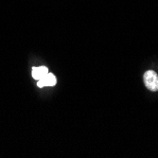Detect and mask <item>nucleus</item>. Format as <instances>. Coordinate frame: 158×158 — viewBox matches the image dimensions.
Instances as JSON below:
<instances>
[{"label": "nucleus", "instance_id": "obj_1", "mask_svg": "<svg viewBox=\"0 0 158 158\" xmlns=\"http://www.w3.org/2000/svg\"><path fill=\"white\" fill-rule=\"evenodd\" d=\"M143 81L149 90L152 92L158 91V76L153 70L146 71L143 76Z\"/></svg>", "mask_w": 158, "mask_h": 158}, {"label": "nucleus", "instance_id": "obj_2", "mask_svg": "<svg viewBox=\"0 0 158 158\" xmlns=\"http://www.w3.org/2000/svg\"><path fill=\"white\" fill-rule=\"evenodd\" d=\"M57 83V79L52 73H48L44 78L38 81L37 85L40 88L45 87V86H54Z\"/></svg>", "mask_w": 158, "mask_h": 158}, {"label": "nucleus", "instance_id": "obj_3", "mask_svg": "<svg viewBox=\"0 0 158 158\" xmlns=\"http://www.w3.org/2000/svg\"><path fill=\"white\" fill-rule=\"evenodd\" d=\"M48 73V69L46 66H40V67H34L32 69V77L39 81L44 78Z\"/></svg>", "mask_w": 158, "mask_h": 158}]
</instances>
